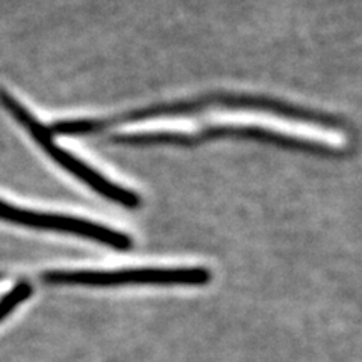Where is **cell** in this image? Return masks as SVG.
I'll list each match as a JSON object with an SVG mask.
<instances>
[{
  "instance_id": "4",
  "label": "cell",
  "mask_w": 362,
  "mask_h": 362,
  "mask_svg": "<svg viewBox=\"0 0 362 362\" xmlns=\"http://www.w3.org/2000/svg\"><path fill=\"white\" fill-rule=\"evenodd\" d=\"M30 294L32 287L28 282H20L18 286L8 291L5 296L0 299V322H2L9 313H13L21 302L29 299Z\"/></svg>"
},
{
  "instance_id": "2",
  "label": "cell",
  "mask_w": 362,
  "mask_h": 362,
  "mask_svg": "<svg viewBox=\"0 0 362 362\" xmlns=\"http://www.w3.org/2000/svg\"><path fill=\"white\" fill-rule=\"evenodd\" d=\"M49 284L74 286H126V284H180L202 286L210 281V272L206 269H126V270H56L44 274Z\"/></svg>"
},
{
  "instance_id": "1",
  "label": "cell",
  "mask_w": 362,
  "mask_h": 362,
  "mask_svg": "<svg viewBox=\"0 0 362 362\" xmlns=\"http://www.w3.org/2000/svg\"><path fill=\"white\" fill-rule=\"evenodd\" d=\"M0 105L5 107V110L9 113L11 117L20 124L23 129H26L30 134V138L37 142L40 148L47 154L53 162L66 169L68 173L73 174L76 178L83 181L90 189L98 192L100 195L105 198L118 202L121 206L127 209H136L139 207L141 198L134 194V192L121 187L115 183H112L105 175L94 171L93 168L82 162L81 158H77L71 153L61 148V146L53 141V134L50 130L42 126L40 119H37L32 113L28 110V107L23 106L20 101H17L13 95L6 90L0 89Z\"/></svg>"
},
{
  "instance_id": "3",
  "label": "cell",
  "mask_w": 362,
  "mask_h": 362,
  "mask_svg": "<svg viewBox=\"0 0 362 362\" xmlns=\"http://www.w3.org/2000/svg\"><path fill=\"white\" fill-rule=\"evenodd\" d=\"M0 221L11 222L21 226H29L35 230L45 231H58L76 234L81 237H88L97 242L105 243L115 249H126L132 247V239L129 235L118 233L112 228H107L105 225L94 223L83 219H77L71 216H62V214H52V213H40L11 206V204L0 199Z\"/></svg>"
}]
</instances>
